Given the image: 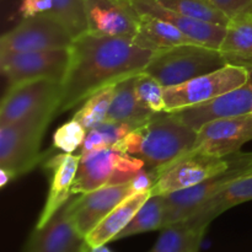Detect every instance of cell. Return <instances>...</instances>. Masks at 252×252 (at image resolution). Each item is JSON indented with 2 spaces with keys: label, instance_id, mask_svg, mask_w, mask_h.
I'll use <instances>...</instances> for the list:
<instances>
[{
  "label": "cell",
  "instance_id": "1",
  "mask_svg": "<svg viewBox=\"0 0 252 252\" xmlns=\"http://www.w3.org/2000/svg\"><path fill=\"white\" fill-rule=\"evenodd\" d=\"M57 116L84 102L101 89L145 69L154 52L133 39L86 31L71 43Z\"/></svg>",
  "mask_w": 252,
  "mask_h": 252
},
{
  "label": "cell",
  "instance_id": "2",
  "mask_svg": "<svg viewBox=\"0 0 252 252\" xmlns=\"http://www.w3.org/2000/svg\"><path fill=\"white\" fill-rule=\"evenodd\" d=\"M196 137L197 130L171 112H159L121 139L115 149L143 160L145 169L154 172L158 179L169 165L191 152Z\"/></svg>",
  "mask_w": 252,
  "mask_h": 252
},
{
  "label": "cell",
  "instance_id": "3",
  "mask_svg": "<svg viewBox=\"0 0 252 252\" xmlns=\"http://www.w3.org/2000/svg\"><path fill=\"white\" fill-rule=\"evenodd\" d=\"M226 64L218 48L192 42L155 52L143 71L169 88L218 70Z\"/></svg>",
  "mask_w": 252,
  "mask_h": 252
},
{
  "label": "cell",
  "instance_id": "4",
  "mask_svg": "<svg viewBox=\"0 0 252 252\" xmlns=\"http://www.w3.org/2000/svg\"><path fill=\"white\" fill-rule=\"evenodd\" d=\"M56 115L42 113L0 127V169L14 179L33 170L43 159L41 142Z\"/></svg>",
  "mask_w": 252,
  "mask_h": 252
},
{
  "label": "cell",
  "instance_id": "5",
  "mask_svg": "<svg viewBox=\"0 0 252 252\" xmlns=\"http://www.w3.org/2000/svg\"><path fill=\"white\" fill-rule=\"evenodd\" d=\"M230 165L225 171L192 186L164 196V224L162 229L180 223L196 213L207 201L223 191L231 182L252 175V153H236L229 155Z\"/></svg>",
  "mask_w": 252,
  "mask_h": 252
},
{
  "label": "cell",
  "instance_id": "6",
  "mask_svg": "<svg viewBox=\"0 0 252 252\" xmlns=\"http://www.w3.org/2000/svg\"><path fill=\"white\" fill-rule=\"evenodd\" d=\"M145 169L143 160L110 148L80 158L71 193H88L105 186L130 182Z\"/></svg>",
  "mask_w": 252,
  "mask_h": 252
},
{
  "label": "cell",
  "instance_id": "7",
  "mask_svg": "<svg viewBox=\"0 0 252 252\" xmlns=\"http://www.w3.org/2000/svg\"><path fill=\"white\" fill-rule=\"evenodd\" d=\"M249 80V69L226 64L212 73L197 76L186 83L165 88V112L189 108L208 102L243 86Z\"/></svg>",
  "mask_w": 252,
  "mask_h": 252
},
{
  "label": "cell",
  "instance_id": "8",
  "mask_svg": "<svg viewBox=\"0 0 252 252\" xmlns=\"http://www.w3.org/2000/svg\"><path fill=\"white\" fill-rule=\"evenodd\" d=\"M62 84L48 79L9 85L0 105V127L52 112L57 116Z\"/></svg>",
  "mask_w": 252,
  "mask_h": 252
},
{
  "label": "cell",
  "instance_id": "9",
  "mask_svg": "<svg viewBox=\"0 0 252 252\" xmlns=\"http://www.w3.org/2000/svg\"><path fill=\"white\" fill-rule=\"evenodd\" d=\"M74 37L56 17L49 15L24 17L0 38V53L69 48Z\"/></svg>",
  "mask_w": 252,
  "mask_h": 252
},
{
  "label": "cell",
  "instance_id": "10",
  "mask_svg": "<svg viewBox=\"0 0 252 252\" xmlns=\"http://www.w3.org/2000/svg\"><path fill=\"white\" fill-rule=\"evenodd\" d=\"M70 61V48L0 53V68L9 85L48 79L63 83Z\"/></svg>",
  "mask_w": 252,
  "mask_h": 252
},
{
  "label": "cell",
  "instance_id": "11",
  "mask_svg": "<svg viewBox=\"0 0 252 252\" xmlns=\"http://www.w3.org/2000/svg\"><path fill=\"white\" fill-rule=\"evenodd\" d=\"M230 165V157L219 158L202 153L189 152L158 175L153 194H165L189 189L220 172Z\"/></svg>",
  "mask_w": 252,
  "mask_h": 252
},
{
  "label": "cell",
  "instance_id": "12",
  "mask_svg": "<svg viewBox=\"0 0 252 252\" xmlns=\"http://www.w3.org/2000/svg\"><path fill=\"white\" fill-rule=\"evenodd\" d=\"M133 193L130 182L101 187L76 197L71 196L66 203V212L76 231L86 238L121 202Z\"/></svg>",
  "mask_w": 252,
  "mask_h": 252
},
{
  "label": "cell",
  "instance_id": "13",
  "mask_svg": "<svg viewBox=\"0 0 252 252\" xmlns=\"http://www.w3.org/2000/svg\"><path fill=\"white\" fill-rule=\"evenodd\" d=\"M252 140V115L233 116L211 121L197 129L191 152L226 158L240 152Z\"/></svg>",
  "mask_w": 252,
  "mask_h": 252
},
{
  "label": "cell",
  "instance_id": "14",
  "mask_svg": "<svg viewBox=\"0 0 252 252\" xmlns=\"http://www.w3.org/2000/svg\"><path fill=\"white\" fill-rule=\"evenodd\" d=\"M249 69V80L240 88L224 94L208 102L199 103L189 108L174 111L172 116L193 129H199L211 121L252 112V64Z\"/></svg>",
  "mask_w": 252,
  "mask_h": 252
},
{
  "label": "cell",
  "instance_id": "15",
  "mask_svg": "<svg viewBox=\"0 0 252 252\" xmlns=\"http://www.w3.org/2000/svg\"><path fill=\"white\" fill-rule=\"evenodd\" d=\"M88 31L133 39L138 32L140 15L130 0H83Z\"/></svg>",
  "mask_w": 252,
  "mask_h": 252
},
{
  "label": "cell",
  "instance_id": "16",
  "mask_svg": "<svg viewBox=\"0 0 252 252\" xmlns=\"http://www.w3.org/2000/svg\"><path fill=\"white\" fill-rule=\"evenodd\" d=\"M80 155L62 153L44 161L43 167L49 175V191L46 203L37 220L36 228L46 225L52 217L71 198V187L78 172Z\"/></svg>",
  "mask_w": 252,
  "mask_h": 252
},
{
  "label": "cell",
  "instance_id": "17",
  "mask_svg": "<svg viewBox=\"0 0 252 252\" xmlns=\"http://www.w3.org/2000/svg\"><path fill=\"white\" fill-rule=\"evenodd\" d=\"M130 2L139 15H149L164 20L174 25L182 33L197 43L219 49L225 36L226 27L187 17L167 9L158 0H130Z\"/></svg>",
  "mask_w": 252,
  "mask_h": 252
},
{
  "label": "cell",
  "instance_id": "18",
  "mask_svg": "<svg viewBox=\"0 0 252 252\" xmlns=\"http://www.w3.org/2000/svg\"><path fill=\"white\" fill-rule=\"evenodd\" d=\"M68 203V202H66ZM66 203L42 228H34L24 252H80L85 238L76 231L66 212Z\"/></svg>",
  "mask_w": 252,
  "mask_h": 252
},
{
  "label": "cell",
  "instance_id": "19",
  "mask_svg": "<svg viewBox=\"0 0 252 252\" xmlns=\"http://www.w3.org/2000/svg\"><path fill=\"white\" fill-rule=\"evenodd\" d=\"M152 194V189L137 192L121 202L93 231L86 235V244L90 248H96V246L106 245V244L115 241L118 234L130 223L140 207L147 202V199Z\"/></svg>",
  "mask_w": 252,
  "mask_h": 252
},
{
  "label": "cell",
  "instance_id": "20",
  "mask_svg": "<svg viewBox=\"0 0 252 252\" xmlns=\"http://www.w3.org/2000/svg\"><path fill=\"white\" fill-rule=\"evenodd\" d=\"M249 201H252V175L240 177L231 182L223 191L207 201L201 208L197 209L193 216L186 220L193 225L207 229L209 224L221 213L230 209L231 207Z\"/></svg>",
  "mask_w": 252,
  "mask_h": 252
},
{
  "label": "cell",
  "instance_id": "21",
  "mask_svg": "<svg viewBox=\"0 0 252 252\" xmlns=\"http://www.w3.org/2000/svg\"><path fill=\"white\" fill-rule=\"evenodd\" d=\"M137 46L149 51L160 52L185 43H192L189 37L169 22L149 15H140L139 27L133 38ZM197 43V42H196Z\"/></svg>",
  "mask_w": 252,
  "mask_h": 252
},
{
  "label": "cell",
  "instance_id": "22",
  "mask_svg": "<svg viewBox=\"0 0 252 252\" xmlns=\"http://www.w3.org/2000/svg\"><path fill=\"white\" fill-rule=\"evenodd\" d=\"M135 75L128 76L116 84L115 96L106 121L130 123L138 128L155 115L147 110L138 100L134 86Z\"/></svg>",
  "mask_w": 252,
  "mask_h": 252
},
{
  "label": "cell",
  "instance_id": "23",
  "mask_svg": "<svg viewBox=\"0 0 252 252\" xmlns=\"http://www.w3.org/2000/svg\"><path fill=\"white\" fill-rule=\"evenodd\" d=\"M219 51L228 64L241 66L252 64V17L231 20Z\"/></svg>",
  "mask_w": 252,
  "mask_h": 252
},
{
  "label": "cell",
  "instance_id": "24",
  "mask_svg": "<svg viewBox=\"0 0 252 252\" xmlns=\"http://www.w3.org/2000/svg\"><path fill=\"white\" fill-rule=\"evenodd\" d=\"M206 228L180 221L161 229L159 239L148 252H198Z\"/></svg>",
  "mask_w": 252,
  "mask_h": 252
},
{
  "label": "cell",
  "instance_id": "25",
  "mask_svg": "<svg viewBox=\"0 0 252 252\" xmlns=\"http://www.w3.org/2000/svg\"><path fill=\"white\" fill-rule=\"evenodd\" d=\"M135 128L137 127L130 123L103 121L100 125L88 129L79 155L80 158H84L100 150L115 148L121 139H123Z\"/></svg>",
  "mask_w": 252,
  "mask_h": 252
},
{
  "label": "cell",
  "instance_id": "26",
  "mask_svg": "<svg viewBox=\"0 0 252 252\" xmlns=\"http://www.w3.org/2000/svg\"><path fill=\"white\" fill-rule=\"evenodd\" d=\"M164 224V196L152 194L139 208L130 223L121 231L115 241L138 234L162 229Z\"/></svg>",
  "mask_w": 252,
  "mask_h": 252
},
{
  "label": "cell",
  "instance_id": "27",
  "mask_svg": "<svg viewBox=\"0 0 252 252\" xmlns=\"http://www.w3.org/2000/svg\"><path fill=\"white\" fill-rule=\"evenodd\" d=\"M116 84L106 86L86 98L83 106L74 113L73 120L80 123L86 129H90L106 121L115 96Z\"/></svg>",
  "mask_w": 252,
  "mask_h": 252
},
{
  "label": "cell",
  "instance_id": "28",
  "mask_svg": "<svg viewBox=\"0 0 252 252\" xmlns=\"http://www.w3.org/2000/svg\"><path fill=\"white\" fill-rule=\"evenodd\" d=\"M165 7L191 19L226 27L230 20L209 0H158Z\"/></svg>",
  "mask_w": 252,
  "mask_h": 252
},
{
  "label": "cell",
  "instance_id": "29",
  "mask_svg": "<svg viewBox=\"0 0 252 252\" xmlns=\"http://www.w3.org/2000/svg\"><path fill=\"white\" fill-rule=\"evenodd\" d=\"M135 94L139 102L154 113L165 112V86L145 71L135 75Z\"/></svg>",
  "mask_w": 252,
  "mask_h": 252
},
{
  "label": "cell",
  "instance_id": "30",
  "mask_svg": "<svg viewBox=\"0 0 252 252\" xmlns=\"http://www.w3.org/2000/svg\"><path fill=\"white\" fill-rule=\"evenodd\" d=\"M52 2L54 6V17L69 30L74 38L88 31V20L83 0H52Z\"/></svg>",
  "mask_w": 252,
  "mask_h": 252
},
{
  "label": "cell",
  "instance_id": "31",
  "mask_svg": "<svg viewBox=\"0 0 252 252\" xmlns=\"http://www.w3.org/2000/svg\"><path fill=\"white\" fill-rule=\"evenodd\" d=\"M86 133H88V129L75 120L65 122L54 133V148L62 150L63 153H74L76 149L81 148L85 140Z\"/></svg>",
  "mask_w": 252,
  "mask_h": 252
},
{
  "label": "cell",
  "instance_id": "32",
  "mask_svg": "<svg viewBox=\"0 0 252 252\" xmlns=\"http://www.w3.org/2000/svg\"><path fill=\"white\" fill-rule=\"evenodd\" d=\"M229 20L252 17V0H209Z\"/></svg>",
  "mask_w": 252,
  "mask_h": 252
},
{
  "label": "cell",
  "instance_id": "33",
  "mask_svg": "<svg viewBox=\"0 0 252 252\" xmlns=\"http://www.w3.org/2000/svg\"><path fill=\"white\" fill-rule=\"evenodd\" d=\"M19 11L22 19L38 15H49L54 17V6L52 0H22Z\"/></svg>",
  "mask_w": 252,
  "mask_h": 252
},
{
  "label": "cell",
  "instance_id": "34",
  "mask_svg": "<svg viewBox=\"0 0 252 252\" xmlns=\"http://www.w3.org/2000/svg\"><path fill=\"white\" fill-rule=\"evenodd\" d=\"M14 177H12V175L10 174V172L5 171V170L0 169V186L1 187H5L6 186L9 182L14 181Z\"/></svg>",
  "mask_w": 252,
  "mask_h": 252
},
{
  "label": "cell",
  "instance_id": "35",
  "mask_svg": "<svg viewBox=\"0 0 252 252\" xmlns=\"http://www.w3.org/2000/svg\"><path fill=\"white\" fill-rule=\"evenodd\" d=\"M89 252H112V251H111L106 245H101V246H96V248H90V251Z\"/></svg>",
  "mask_w": 252,
  "mask_h": 252
},
{
  "label": "cell",
  "instance_id": "36",
  "mask_svg": "<svg viewBox=\"0 0 252 252\" xmlns=\"http://www.w3.org/2000/svg\"><path fill=\"white\" fill-rule=\"evenodd\" d=\"M89 251H90V246H89L85 241V245H84V248L81 249L80 252H89Z\"/></svg>",
  "mask_w": 252,
  "mask_h": 252
},
{
  "label": "cell",
  "instance_id": "37",
  "mask_svg": "<svg viewBox=\"0 0 252 252\" xmlns=\"http://www.w3.org/2000/svg\"><path fill=\"white\" fill-rule=\"evenodd\" d=\"M251 115H252V112H251Z\"/></svg>",
  "mask_w": 252,
  "mask_h": 252
}]
</instances>
